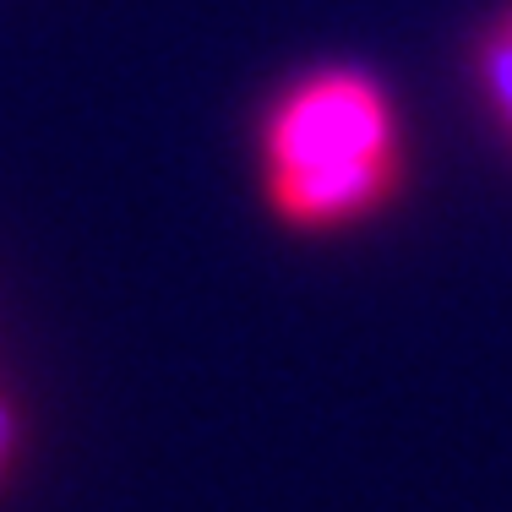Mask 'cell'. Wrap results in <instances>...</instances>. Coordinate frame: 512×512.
<instances>
[{
	"label": "cell",
	"instance_id": "obj_5",
	"mask_svg": "<svg viewBox=\"0 0 512 512\" xmlns=\"http://www.w3.org/2000/svg\"><path fill=\"white\" fill-rule=\"evenodd\" d=\"M507 33H512V17H507Z\"/></svg>",
	"mask_w": 512,
	"mask_h": 512
},
{
	"label": "cell",
	"instance_id": "obj_2",
	"mask_svg": "<svg viewBox=\"0 0 512 512\" xmlns=\"http://www.w3.org/2000/svg\"><path fill=\"white\" fill-rule=\"evenodd\" d=\"M387 191H393V158L273 175V207L289 224H344V218L371 213Z\"/></svg>",
	"mask_w": 512,
	"mask_h": 512
},
{
	"label": "cell",
	"instance_id": "obj_3",
	"mask_svg": "<svg viewBox=\"0 0 512 512\" xmlns=\"http://www.w3.org/2000/svg\"><path fill=\"white\" fill-rule=\"evenodd\" d=\"M480 71H485V82H491V99L502 104V115H507V126H512V33L507 28L485 39Z\"/></svg>",
	"mask_w": 512,
	"mask_h": 512
},
{
	"label": "cell",
	"instance_id": "obj_4",
	"mask_svg": "<svg viewBox=\"0 0 512 512\" xmlns=\"http://www.w3.org/2000/svg\"><path fill=\"white\" fill-rule=\"evenodd\" d=\"M11 436L17 431H11V414H6V404H0V463L11 458Z\"/></svg>",
	"mask_w": 512,
	"mask_h": 512
},
{
	"label": "cell",
	"instance_id": "obj_1",
	"mask_svg": "<svg viewBox=\"0 0 512 512\" xmlns=\"http://www.w3.org/2000/svg\"><path fill=\"white\" fill-rule=\"evenodd\" d=\"M371 158H393V120H387L382 93L349 71L306 82L267 120V169L273 175L371 164Z\"/></svg>",
	"mask_w": 512,
	"mask_h": 512
}]
</instances>
